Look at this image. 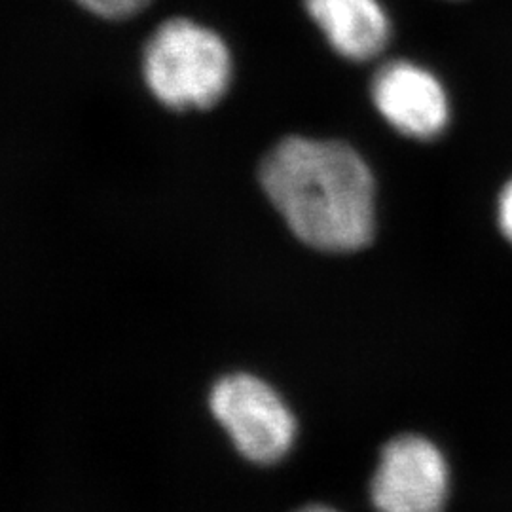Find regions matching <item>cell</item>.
I'll return each mask as SVG.
<instances>
[{
	"instance_id": "1",
	"label": "cell",
	"mask_w": 512,
	"mask_h": 512,
	"mask_svg": "<svg viewBox=\"0 0 512 512\" xmlns=\"http://www.w3.org/2000/svg\"><path fill=\"white\" fill-rule=\"evenodd\" d=\"M260 184L296 238L323 253H355L376 234V184L338 141L291 135L262 160Z\"/></svg>"
},
{
	"instance_id": "2",
	"label": "cell",
	"mask_w": 512,
	"mask_h": 512,
	"mask_svg": "<svg viewBox=\"0 0 512 512\" xmlns=\"http://www.w3.org/2000/svg\"><path fill=\"white\" fill-rule=\"evenodd\" d=\"M148 90L167 109H209L232 82L226 42L192 19H169L150 37L143 55Z\"/></svg>"
},
{
	"instance_id": "3",
	"label": "cell",
	"mask_w": 512,
	"mask_h": 512,
	"mask_svg": "<svg viewBox=\"0 0 512 512\" xmlns=\"http://www.w3.org/2000/svg\"><path fill=\"white\" fill-rule=\"evenodd\" d=\"M209 408L239 454L256 465H272L293 450L298 425L279 391L249 372L220 378Z\"/></svg>"
},
{
	"instance_id": "4",
	"label": "cell",
	"mask_w": 512,
	"mask_h": 512,
	"mask_svg": "<svg viewBox=\"0 0 512 512\" xmlns=\"http://www.w3.org/2000/svg\"><path fill=\"white\" fill-rule=\"evenodd\" d=\"M450 482L448 459L433 440L399 435L380 452L370 501L378 512H444Z\"/></svg>"
},
{
	"instance_id": "5",
	"label": "cell",
	"mask_w": 512,
	"mask_h": 512,
	"mask_svg": "<svg viewBox=\"0 0 512 512\" xmlns=\"http://www.w3.org/2000/svg\"><path fill=\"white\" fill-rule=\"evenodd\" d=\"M372 101L389 126L433 141L450 122V101L439 78L412 61H391L372 80Z\"/></svg>"
},
{
	"instance_id": "6",
	"label": "cell",
	"mask_w": 512,
	"mask_h": 512,
	"mask_svg": "<svg viewBox=\"0 0 512 512\" xmlns=\"http://www.w3.org/2000/svg\"><path fill=\"white\" fill-rule=\"evenodd\" d=\"M304 8L349 61L374 59L389 44L391 21L378 0H304Z\"/></svg>"
},
{
	"instance_id": "7",
	"label": "cell",
	"mask_w": 512,
	"mask_h": 512,
	"mask_svg": "<svg viewBox=\"0 0 512 512\" xmlns=\"http://www.w3.org/2000/svg\"><path fill=\"white\" fill-rule=\"evenodd\" d=\"M95 16L105 19H128L143 12L150 0H74Z\"/></svg>"
},
{
	"instance_id": "8",
	"label": "cell",
	"mask_w": 512,
	"mask_h": 512,
	"mask_svg": "<svg viewBox=\"0 0 512 512\" xmlns=\"http://www.w3.org/2000/svg\"><path fill=\"white\" fill-rule=\"evenodd\" d=\"M497 224L501 234L512 245V179L503 186L497 200Z\"/></svg>"
},
{
	"instance_id": "9",
	"label": "cell",
	"mask_w": 512,
	"mask_h": 512,
	"mask_svg": "<svg viewBox=\"0 0 512 512\" xmlns=\"http://www.w3.org/2000/svg\"><path fill=\"white\" fill-rule=\"evenodd\" d=\"M296 512H340L336 511V509H332V507H327V505H308V507H302L300 511Z\"/></svg>"
}]
</instances>
